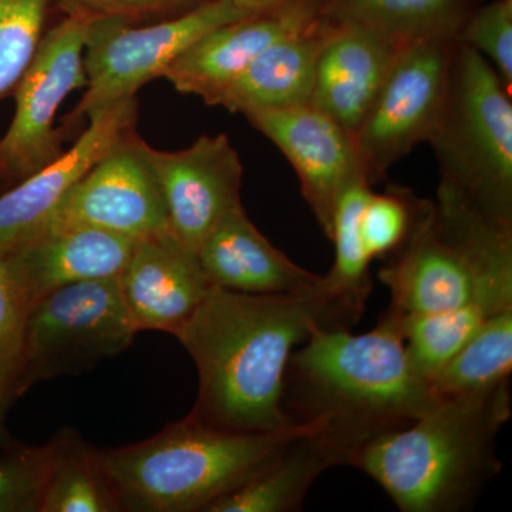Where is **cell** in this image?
<instances>
[{
    "label": "cell",
    "instance_id": "obj_33",
    "mask_svg": "<svg viewBox=\"0 0 512 512\" xmlns=\"http://www.w3.org/2000/svg\"><path fill=\"white\" fill-rule=\"evenodd\" d=\"M255 3L261 5L265 9H275L278 6L285 5V3L292 2V0H254Z\"/></svg>",
    "mask_w": 512,
    "mask_h": 512
},
{
    "label": "cell",
    "instance_id": "obj_3",
    "mask_svg": "<svg viewBox=\"0 0 512 512\" xmlns=\"http://www.w3.org/2000/svg\"><path fill=\"white\" fill-rule=\"evenodd\" d=\"M511 382L437 400L419 419L360 448L350 461L402 512H460L501 468L497 436L511 417Z\"/></svg>",
    "mask_w": 512,
    "mask_h": 512
},
{
    "label": "cell",
    "instance_id": "obj_17",
    "mask_svg": "<svg viewBox=\"0 0 512 512\" xmlns=\"http://www.w3.org/2000/svg\"><path fill=\"white\" fill-rule=\"evenodd\" d=\"M403 47L356 23L335 19L316 64L309 104L355 137Z\"/></svg>",
    "mask_w": 512,
    "mask_h": 512
},
{
    "label": "cell",
    "instance_id": "obj_14",
    "mask_svg": "<svg viewBox=\"0 0 512 512\" xmlns=\"http://www.w3.org/2000/svg\"><path fill=\"white\" fill-rule=\"evenodd\" d=\"M137 100L117 101L90 114L89 127L66 153L0 197V251L36 234L74 185L133 130Z\"/></svg>",
    "mask_w": 512,
    "mask_h": 512
},
{
    "label": "cell",
    "instance_id": "obj_30",
    "mask_svg": "<svg viewBox=\"0 0 512 512\" xmlns=\"http://www.w3.org/2000/svg\"><path fill=\"white\" fill-rule=\"evenodd\" d=\"M25 316V305L0 251V362L15 365Z\"/></svg>",
    "mask_w": 512,
    "mask_h": 512
},
{
    "label": "cell",
    "instance_id": "obj_13",
    "mask_svg": "<svg viewBox=\"0 0 512 512\" xmlns=\"http://www.w3.org/2000/svg\"><path fill=\"white\" fill-rule=\"evenodd\" d=\"M323 12V0H292L261 15L229 23L185 50L160 77L178 92L194 94L208 106H215L221 94L264 50L305 29Z\"/></svg>",
    "mask_w": 512,
    "mask_h": 512
},
{
    "label": "cell",
    "instance_id": "obj_21",
    "mask_svg": "<svg viewBox=\"0 0 512 512\" xmlns=\"http://www.w3.org/2000/svg\"><path fill=\"white\" fill-rule=\"evenodd\" d=\"M476 0H323L329 16L356 23L407 46L417 40L456 39Z\"/></svg>",
    "mask_w": 512,
    "mask_h": 512
},
{
    "label": "cell",
    "instance_id": "obj_29",
    "mask_svg": "<svg viewBox=\"0 0 512 512\" xmlns=\"http://www.w3.org/2000/svg\"><path fill=\"white\" fill-rule=\"evenodd\" d=\"M457 42L483 55L511 90L512 0H494L490 5L478 6L461 26Z\"/></svg>",
    "mask_w": 512,
    "mask_h": 512
},
{
    "label": "cell",
    "instance_id": "obj_6",
    "mask_svg": "<svg viewBox=\"0 0 512 512\" xmlns=\"http://www.w3.org/2000/svg\"><path fill=\"white\" fill-rule=\"evenodd\" d=\"M137 330L119 278L79 282L28 309L15 360L16 390L60 376L82 375L130 348Z\"/></svg>",
    "mask_w": 512,
    "mask_h": 512
},
{
    "label": "cell",
    "instance_id": "obj_23",
    "mask_svg": "<svg viewBox=\"0 0 512 512\" xmlns=\"http://www.w3.org/2000/svg\"><path fill=\"white\" fill-rule=\"evenodd\" d=\"M372 192V184L365 177L355 178L340 192L329 238L335 244V262L322 276L323 292L348 313L353 323L362 316L372 292V259L360 234V217Z\"/></svg>",
    "mask_w": 512,
    "mask_h": 512
},
{
    "label": "cell",
    "instance_id": "obj_32",
    "mask_svg": "<svg viewBox=\"0 0 512 512\" xmlns=\"http://www.w3.org/2000/svg\"><path fill=\"white\" fill-rule=\"evenodd\" d=\"M16 396H18V390H16L15 365L0 362V431H2L6 410Z\"/></svg>",
    "mask_w": 512,
    "mask_h": 512
},
{
    "label": "cell",
    "instance_id": "obj_15",
    "mask_svg": "<svg viewBox=\"0 0 512 512\" xmlns=\"http://www.w3.org/2000/svg\"><path fill=\"white\" fill-rule=\"evenodd\" d=\"M137 241L97 228L45 229L2 254L28 312L64 286L119 278Z\"/></svg>",
    "mask_w": 512,
    "mask_h": 512
},
{
    "label": "cell",
    "instance_id": "obj_31",
    "mask_svg": "<svg viewBox=\"0 0 512 512\" xmlns=\"http://www.w3.org/2000/svg\"><path fill=\"white\" fill-rule=\"evenodd\" d=\"M180 0H62L67 15L89 19L120 18L143 15Z\"/></svg>",
    "mask_w": 512,
    "mask_h": 512
},
{
    "label": "cell",
    "instance_id": "obj_8",
    "mask_svg": "<svg viewBox=\"0 0 512 512\" xmlns=\"http://www.w3.org/2000/svg\"><path fill=\"white\" fill-rule=\"evenodd\" d=\"M457 40H417L400 50L353 143L375 185L414 147L429 141L446 101Z\"/></svg>",
    "mask_w": 512,
    "mask_h": 512
},
{
    "label": "cell",
    "instance_id": "obj_27",
    "mask_svg": "<svg viewBox=\"0 0 512 512\" xmlns=\"http://www.w3.org/2000/svg\"><path fill=\"white\" fill-rule=\"evenodd\" d=\"M50 0H0V99L19 83L40 43Z\"/></svg>",
    "mask_w": 512,
    "mask_h": 512
},
{
    "label": "cell",
    "instance_id": "obj_5",
    "mask_svg": "<svg viewBox=\"0 0 512 512\" xmlns=\"http://www.w3.org/2000/svg\"><path fill=\"white\" fill-rule=\"evenodd\" d=\"M429 143L441 185L487 217L512 224L511 90L493 64L460 42Z\"/></svg>",
    "mask_w": 512,
    "mask_h": 512
},
{
    "label": "cell",
    "instance_id": "obj_18",
    "mask_svg": "<svg viewBox=\"0 0 512 512\" xmlns=\"http://www.w3.org/2000/svg\"><path fill=\"white\" fill-rule=\"evenodd\" d=\"M214 288L248 295H299L322 289V276L296 265L249 220L244 207L229 211L197 249Z\"/></svg>",
    "mask_w": 512,
    "mask_h": 512
},
{
    "label": "cell",
    "instance_id": "obj_2",
    "mask_svg": "<svg viewBox=\"0 0 512 512\" xmlns=\"http://www.w3.org/2000/svg\"><path fill=\"white\" fill-rule=\"evenodd\" d=\"M407 356L402 318L386 311L375 329L319 326L296 348L285 375L284 406L348 464L370 441L409 426L437 402Z\"/></svg>",
    "mask_w": 512,
    "mask_h": 512
},
{
    "label": "cell",
    "instance_id": "obj_10",
    "mask_svg": "<svg viewBox=\"0 0 512 512\" xmlns=\"http://www.w3.org/2000/svg\"><path fill=\"white\" fill-rule=\"evenodd\" d=\"M144 144L133 130L128 131L74 185L37 232L89 227L141 239L170 231L163 197Z\"/></svg>",
    "mask_w": 512,
    "mask_h": 512
},
{
    "label": "cell",
    "instance_id": "obj_26",
    "mask_svg": "<svg viewBox=\"0 0 512 512\" xmlns=\"http://www.w3.org/2000/svg\"><path fill=\"white\" fill-rule=\"evenodd\" d=\"M427 202L399 187L389 188L384 194H370L360 217V234L372 261L389 258L402 247Z\"/></svg>",
    "mask_w": 512,
    "mask_h": 512
},
{
    "label": "cell",
    "instance_id": "obj_22",
    "mask_svg": "<svg viewBox=\"0 0 512 512\" xmlns=\"http://www.w3.org/2000/svg\"><path fill=\"white\" fill-rule=\"evenodd\" d=\"M49 476L40 512H119V500L101 461L73 427L49 441Z\"/></svg>",
    "mask_w": 512,
    "mask_h": 512
},
{
    "label": "cell",
    "instance_id": "obj_11",
    "mask_svg": "<svg viewBox=\"0 0 512 512\" xmlns=\"http://www.w3.org/2000/svg\"><path fill=\"white\" fill-rule=\"evenodd\" d=\"M156 175L171 232L197 252L229 211L241 207L244 168L225 134L201 136L180 151L144 144Z\"/></svg>",
    "mask_w": 512,
    "mask_h": 512
},
{
    "label": "cell",
    "instance_id": "obj_4",
    "mask_svg": "<svg viewBox=\"0 0 512 512\" xmlns=\"http://www.w3.org/2000/svg\"><path fill=\"white\" fill-rule=\"evenodd\" d=\"M311 431L319 427L235 433L188 414L150 439L100 450V457L121 511L207 512L274 460L289 441Z\"/></svg>",
    "mask_w": 512,
    "mask_h": 512
},
{
    "label": "cell",
    "instance_id": "obj_16",
    "mask_svg": "<svg viewBox=\"0 0 512 512\" xmlns=\"http://www.w3.org/2000/svg\"><path fill=\"white\" fill-rule=\"evenodd\" d=\"M119 286L137 332L161 330L174 336L212 288L197 252L171 229L138 239Z\"/></svg>",
    "mask_w": 512,
    "mask_h": 512
},
{
    "label": "cell",
    "instance_id": "obj_24",
    "mask_svg": "<svg viewBox=\"0 0 512 512\" xmlns=\"http://www.w3.org/2000/svg\"><path fill=\"white\" fill-rule=\"evenodd\" d=\"M512 309L484 323L430 382L437 399L480 392L511 380Z\"/></svg>",
    "mask_w": 512,
    "mask_h": 512
},
{
    "label": "cell",
    "instance_id": "obj_12",
    "mask_svg": "<svg viewBox=\"0 0 512 512\" xmlns=\"http://www.w3.org/2000/svg\"><path fill=\"white\" fill-rule=\"evenodd\" d=\"M244 116L288 158L303 198L330 238L340 192L350 181L365 177L352 136L312 104L252 110Z\"/></svg>",
    "mask_w": 512,
    "mask_h": 512
},
{
    "label": "cell",
    "instance_id": "obj_20",
    "mask_svg": "<svg viewBox=\"0 0 512 512\" xmlns=\"http://www.w3.org/2000/svg\"><path fill=\"white\" fill-rule=\"evenodd\" d=\"M339 458L318 431L289 441L255 476L225 494L207 512H293L302 508L313 483Z\"/></svg>",
    "mask_w": 512,
    "mask_h": 512
},
{
    "label": "cell",
    "instance_id": "obj_25",
    "mask_svg": "<svg viewBox=\"0 0 512 512\" xmlns=\"http://www.w3.org/2000/svg\"><path fill=\"white\" fill-rule=\"evenodd\" d=\"M507 309L512 306L503 308L474 298L453 311L402 318L407 356L414 372L430 383L488 319Z\"/></svg>",
    "mask_w": 512,
    "mask_h": 512
},
{
    "label": "cell",
    "instance_id": "obj_7",
    "mask_svg": "<svg viewBox=\"0 0 512 512\" xmlns=\"http://www.w3.org/2000/svg\"><path fill=\"white\" fill-rule=\"evenodd\" d=\"M254 0H205L178 18L147 28L126 19H92L84 46L87 90L76 114L96 113L160 77L168 66L208 33L266 12Z\"/></svg>",
    "mask_w": 512,
    "mask_h": 512
},
{
    "label": "cell",
    "instance_id": "obj_28",
    "mask_svg": "<svg viewBox=\"0 0 512 512\" xmlns=\"http://www.w3.org/2000/svg\"><path fill=\"white\" fill-rule=\"evenodd\" d=\"M49 464V444L0 457V512H40Z\"/></svg>",
    "mask_w": 512,
    "mask_h": 512
},
{
    "label": "cell",
    "instance_id": "obj_19",
    "mask_svg": "<svg viewBox=\"0 0 512 512\" xmlns=\"http://www.w3.org/2000/svg\"><path fill=\"white\" fill-rule=\"evenodd\" d=\"M335 19L323 12L315 22L264 50L221 94L215 106L232 113L309 104L316 64Z\"/></svg>",
    "mask_w": 512,
    "mask_h": 512
},
{
    "label": "cell",
    "instance_id": "obj_9",
    "mask_svg": "<svg viewBox=\"0 0 512 512\" xmlns=\"http://www.w3.org/2000/svg\"><path fill=\"white\" fill-rule=\"evenodd\" d=\"M90 20L67 15L40 40L16 84L15 116L0 140V174L29 177L62 153L56 114L73 90L87 84L84 46Z\"/></svg>",
    "mask_w": 512,
    "mask_h": 512
},
{
    "label": "cell",
    "instance_id": "obj_1",
    "mask_svg": "<svg viewBox=\"0 0 512 512\" xmlns=\"http://www.w3.org/2000/svg\"><path fill=\"white\" fill-rule=\"evenodd\" d=\"M353 325L323 289L248 295L212 288L177 338L198 372L191 417L235 433L299 426L282 406L289 359L319 326Z\"/></svg>",
    "mask_w": 512,
    "mask_h": 512
}]
</instances>
